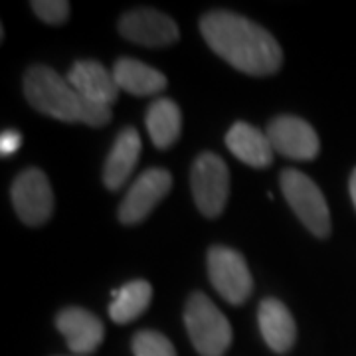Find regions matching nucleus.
Wrapping results in <instances>:
<instances>
[{"mask_svg":"<svg viewBox=\"0 0 356 356\" xmlns=\"http://www.w3.org/2000/svg\"><path fill=\"white\" fill-rule=\"evenodd\" d=\"M206 44L222 60L248 76H271L281 67L283 51L266 28L229 10H212L200 18Z\"/></svg>","mask_w":356,"mask_h":356,"instance_id":"f257e3e1","label":"nucleus"},{"mask_svg":"<svg viewBox=\"0 0 356 356\" xmlns=\"http://www.w3.org/2000/svg\"><path fill=\"white\" fill-rule=\"evenodd\" d=\"M24 95L36 111L64 123L103 127L111 121L109 105L88 102L72 88L67 77L60 76L48 65H32L26 72Z\"/></svg>","mask_w":356,"mask_h":356,"instance_id":"f03ea898","label":"nucleus"},{"mask_svg":"<svg viewBox=\"0 0 356 356\" xmlns=\"http://www.w3.org/2000/svg\"><path fill=\"white\" fill-rule=\"evenodd\" d=\"M184 325L200 356H224L232 344V325L204 293H192L184 309Z\"/></svg>","mask_w":356,"mask_h":356,"instance_id":"7ed1b4c3","label":"nucleus"},{"mask_svg":"<svg viewBox=\"0 0 356 356\" xmlns=\"http://www.w3.org/2000/svg\"><path fill=\"white\" fill-rule=\"evenodd\" d=\"M281 192L297 218L303 222L313 236L329 238L331 236V214L323 192L311 178L301 170L285 168L281 172Z\"/></svg>","mask_w":356,"mask_h":356,"instance_id":"20e7f679","label":"nucleus"},{"mask_svg":"<svg viewBox=\"0 0 356 356\" xmlns=\"http://www.w3.org/2000/svg\"><path fill=\"white\" fill-rule=\"evenodd\" d=\"M191 186L194 202L206 218H218L228 202L229 170L216 153H202L192 165Z\"/></svg>","mask_w":356,"mask_h":356,"instance_id":"39448f33","label":"nucleus"},{"mask_svg":"<svg viewBox=\"0 0 356 356\" xmlns=\"http://www.w3.org/2000/svg\"><path fill=\"white\" fill-rule=\"evenodd\" d=\"M208 277L222 299L232 305H242L254 291V280L245 257L226 245L208 250Z\"/></svg>","mask_w":356,"mask_h":356,"instance_id":"423d86ee","label":"nucleus"},{"mask_svg":"<svg viewBox=\"0 0 356 356\" xmlns=\"http://www.w3.org/2000/svg\"><path fill=\"white\" fill-rule=\"evenodd\" d=\"M13 204L26 226H42L54 212L50 180L40 168H26L13 182Z\"/></svg>","mask_w":356,"mask_h":356,"instance_id":"0eeeda50","label":"nucleus"},{"mask_svg":"<svg viewBox=\"0 0 356 356\" xmlns=\"http://www.w3.org/2000/svg\"><path fill=\"white\" fill-rule=\"evenodd\" d=\"M267 137L275 153L295 161H313L318 154L321 143L315 129L305 119L295 115H281L269 121Z\"/></svg>","mask_w":356,"mask_h":356,"instance_id":"6e6552de","label":"nucleus"},{"mask_svg":"<svg viewBox=\"0 0 356 356\" xmlns=\"http://www.w3.org/2000/svg\"><path fill=\"white\" fill-rule=\"evenodd\" d=\"M119 34L147 48H166L178 40L177 22L154 8H135L119 18Z\"/></svg>","mask_w":356,"mask_h":356,"instance_id":"1a4fd4ad","label":"nucleus"},{"mask_svg":"<svg viewBox=\"0 0 356 356\" xmlns=\"http://www.w3.org/2000/svg\"><path fill=\"white\" fill-rule=\"evenodd\" d=\"M172 186V175L166 168H149L129 188L119 206V220L127 226L139 224L151 214Z\"/></svg>","mask_w":356,"mask_h":356,"instance_id":"9d476101","label":"nucleus"},{"mask_svg":"<svg viewBox=\"0 0 356 356\" xmlns=\"http://www.w3.org/2000/svg\"><path fill=\"white\" fill-rule=\"evenodd\" d=\"M58 331L65 337L67 348L76 355L93 353L105 337V327L99 318L88 309L81 307H67L56 317Z\"/></svg>","mask_w":356,"mask_h":356,"instance_id":"9b49d317","label":"nucleus"},{"mask_svg":"<svg viewBox=\"0 0 356 356\" xmlns=\"http://www.w3.org/2000/svg\"><path fill=\"white\" fill-rule=\"evenodd\" d=\"M67 81L81 97L91 103L113 105L119 99V86L115 81L113 72L95 60H79L67 72Z\"/></svg>","mask_w":356,"mask_h":356,"instance_id":"f8f14e48","label":"nucleus"},{"mask_svg":"<svg viewBox=\"0 0 356 356\" xmlns=\"http://www.w3.org/2000/svg\"><path fill=\"white\" fill-rule=\"evenodd\" d=\"M257 323H259L264 341L273 353L285 355L287 350H291L297 339V327H295V318L289 313V309L283 305L280 299L267 297L259 303Z\"/></svg>","mask_w":356,"mask_h":356,"instance_id":"ddd939ff","label":"nucleus"},{"mask_svg":"<svg viewBox=\"0 0 356 356\" xmlns=\"http://www.w3.org/2000/svg\"><path fill=\"white\" fill-rule=\"evenodd\" d=\"M140 147V137L135 127H125L117 135L103 168V184L109 191H119L133 175L139 163Z\"/></svg>","mask_w":356,"mask_h":356,"instance_id":"4468645a","label":"nucleus"},{"mask_svg":"<svg viewBox=\"0 0 356 356\" xmlns=\"http://www.w3.org/2000/svg\"><path fill=\"white\" fill-rule=\"evenodd\" d=\"M226 145L234 156L254 168H267L273 163V147L267 133H261L250 123L238 121L226 133Z\"/></svg>","mask_w":356,"mask_h":356,"instance_id":"2eb2a0df","label":"nucleus"},{"mask_svg":"<svg viewBox=\"0 0 356 356\" xmlns=\"http://www.w3.org/2000/svg\"><path fill=\"white\" fill-rule=\"evenodd\" d=\"M111 72H113L119 89L127 91L131 95H137V97L156 95L163 89H166V83H168L163 72L143 64L139 60H133V58H119Z\"/></svg>","mask_w":356,"mask_h":356,"instance_id":"dca6fc26","label":"nucleus"},{"mask_svg":"<svg viewBox=\"0 0 356 356\" xmlns=\"http://www.w3.org/2000/svg\"><path fill=\"white\" fill-rule=\"evenodd\" d=\"M147 131L149 137L153 140L156 149L165 151L168 147H172L180 137L182 131V115L178 105L172 99H156L151 103V107L147 109Z\"/></svg>","mask_w":356,"mask_h":356,"instance_id":"f3484780","label":"nucleus"},{"mask_svg":"<svg viewBox=\"0 0 356 356\" xmlns=\"http://www.w3.org/2000/svg\"><path fill=\"white\" fill-rule=\"evenodd\" d=\"M153 301V287L145 280L129 281L119 291H113V303L109 305V317L117 325H127L140 317Z\"/></svg>","mask_w":356,"mask_h":356,"instance_id":"a211bd4d","label":"nucleus"},{"mask_svg":"<svg viewBox=\"0 0 356 356\" xmlns=\"http://www.w3.org/2000/svg\"><path fill=\"white\" fill-rule=\"evenodd\" d=\"M133 355L135 356H177L172 343L165 334L156 331H139L133 337Z\"/></svg>","mask_w":356,"mask_h":356,"instance_id":"6ab92c4d","label":"nucleus"},{"mask_svg":"<svg viewBox=\"0 0 356 356\" xmlns=\"http://www.w3.org/2000/svg\"><path fill=\"white\" fill-rule=\"evenodd\" d=\"M32 10L46 24L60 26L70 18V2L65 0H32Z\"/></svg>","mask_w":356,"mask_h":356,"instance_id":"aec40b11","label":"nucleus"},{"mask_svg":"<svg viewBox=\"0 0 356 356\" xmlns=\"http://www.w3.org/2000/svg\"><path fill=\"white\" fill-rule=\"evenodd\" d=\"M22 145V137L16 131H4L0 137V153L2 156H8L18 151V147Z\"/></svg>","mask_w":356,"mask_h":356,"instance_id":"412c9836","label":"nucleus"},{"mask_svg":"<svg viewBox=\"0 0 356 356\" xmlns=\"http://www.w3.org/2000/svg\"><path fill=\"white\" fill-rule=\"evenodd\" d=\"M348 191H350V198H353V204H355V208H356V168L353 170V175H350Z\"/></svg>","mask_w":356,"mask_h":356,"instance_id":"4be33fe9","label":"nucleus"}]
</instances>
